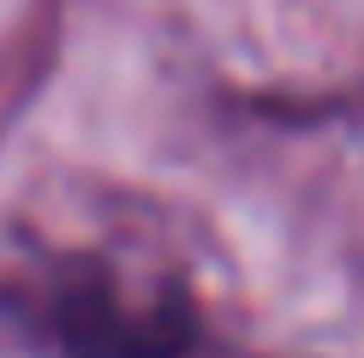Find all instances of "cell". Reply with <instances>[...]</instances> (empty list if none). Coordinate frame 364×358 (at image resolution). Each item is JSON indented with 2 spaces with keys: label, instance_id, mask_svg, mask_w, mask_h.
Here are the masks:
<instances>
[{
  "label": "cell",
  "instance_id": "6da1fadb",
  "mask_svg": "<svg viewBox=\"0 0 364 358\" xmlns=\"http://www.w3.org/2000/svg\"><path fill=\"white\" fill-rule=\"evenodd\" d=\"M0 317L48 358H227L191 293L126 281L102 257H60L0 287Z\"/></svg>",
  "mask_w": 364,
  "mask_h": 358
}]
</instances>
